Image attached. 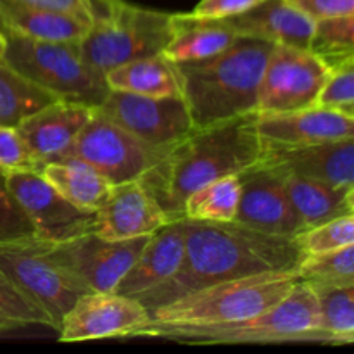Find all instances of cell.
Wrapping results in <instances>:
<instances>
[{
	"instance_id": "6da1fadb",
	"label": "cell",
	"mask_w": 354,
	"mask_h": 354,
	"mask_svg": "<svg viewBox=\"0 0 354 354\" xmlns=\"http://www.w3.org/2000/svg\"><path fill=\"white\" fill-rule=\"evenodd\" d=\"M185 251L175 275L137 299L149 311L225 280L259 273H296L304 252L296 237L265 234L237 221L183 218Z\"/></svg>"
},
{
	"instance_id": "7a4b0ae2",
	"label": "cell",
	"mask_w": 354,
	"mask_h": 354,
	"mask_svg": "<svg viewBox=\"0 0 354 354\" xmlns=\"http://www.w3.org/2000/svg\"><path fill=\"white\" fill-rule=\"evenodd\" d=\"M256 113L194 128L137 180L158 201L169 221L183 218L187 197L197 189L223 176L239 175L261 161Z\"/></svg>"
},
{
	"instance_id": "3957f363",
	"label": "cell",
	"mask_w": 354,
	"mask_h": 354,
	"mask_svg": "<svg viewBox=\"0 0 354 354\" xmlns=\"http://www.w3.org/2000/svg\"><path fill=\"white\" fill-rule=\"evenodd\" d=\"M275 44L239 37L207 59L176 62L182 97L194 128L211 127L258 111V88Z\"/></svg>"
},
{
	"instance_id": "277c9868",
	"label": "cell",
	"mask_w": 354,
	"mask_h": 354,
	"mask_svg": "<svg viewBox=\"0 0 354 354\" xmlns=\"http://www.w3.org/2000/svg\"><path fill=\"white\" fill-rule=\"evenodd\" d=\"M137 337H162L190 344L313 342L339 346L320 328L317 292L299 279L283 299L245 320L218 325H147Z\"/></svg>"
},
{
	"instance_id": "5b68a950",
	"label": "cell",
	"mask_w": 354,
	"mask_h": 354,
	"mask_svg": "<svg viewBox=\"0 0 354 354\" xmlns=\"http://www.w3.org/2000/svg\"><path fill=\"white\" fill-rule=\"evenodd\" d=\"M173 33L171 14L124 0H92V21L80 48L100 76L137 59L162 54Z\"/></svg>"
},
{
	"instance_id": "8992f818",
	"label": "cell",
	"mask_w": 354,
	"mask_h": 354,
	"mask_svg": "<svg viewBox=\"0 0 354 354\" xmlns=\"http://www.w3.org/2000/svg\"><path fill=\"white\" fill-rule=\"evenodd\" d=\"M297 273H259L213 283L151 313L149 325H218L263 313L289 294Z\"/></svg>"
},
{
	"instance_id": "52a82bcc",
	"label": "cell",
	"mask_w": 354,
	"mask_h": 354,
	"mask_svg": "<svg viewBox=\"0 0 354 354\" xmlns=\"http://www.w3.org/2000/svg\"><path fill=\"white\" fill-rule=\"evenodd\" d=\"M3 35V61L57 99L97 107L109 92L106 78L83 57L80 41L35 40L9 31Z\"/></svg>"
},
{
	"instance_id": "ba28073f",
	"label": "cell",
	"mask_w": 354,
	"mask_h": 354,
	"mask_svg": "<svg viewBox=\"0 0 354 354\" xmlns=\"http://www.w3.org/2000/svg\"><path fill=\"white\" fill-rule=\"evenodd\" d=\"M52 244L35 234L3 242L0 272L50 315L59 332L64 315L88 290L52 259Z\"/></svg>"
},
{
	"instance_id": "9c48e42d",
	"label": "cell",
	"mask_w": 354,
	"mask_h": 354,
	"mask_svg": "<svg viewBox=\"0 0 354 354\" xmlns=\"http://www.w3.org/2000/svg\"><path fill=\"white\" fill-rule=\"evenodd\" d=\"M165 152L149 147L93 109L92 118L76 135L64 158L82 159L111 185H120L140 178Z\"/></svg>"
},
{
	"instance_id": "30bf717a",
	"label": "cell",
	"mask_w": 354,
	"mask_h": 354,
	"mask_svg": "<svg viewBox=\"0 0 354 354\" xmlns=\"http://www.w3.org/2000/svg\"><path fill=\"white\" fill-rule=\"evenodd\" d=\"M152 149L168 151L194 130L183 97H149L109 90L95 107Z\"/></svg>"
},
{
	"instance_id": "8fae6325",
	"label": "cell",
	"mask_w": 354,
	"mask_h": 354,
	"mask_svg": "<svg viewBox=\"0 0 354 354\" xmlns=\"http://www.w3.org/2000/svg\"><path fill=\"white\" fill-rule=\"evenodd\" d=\"M151 235L109 241L88 232L52 244L50 256L88 292H114Z\"/></svg>"
},
{
	"instance_id": "7c38bea8",
	"label": "cell",
	"mask_w": 354,
	"mask_h": 354,
	"mask_svg": "<svg viewBox=\"0 0 354 354\" xmlns=\"http://www.w3.org/2000/svg\"><path fill=\"white\" fill-rule=\"evenodd\" d=\"M330 69L310 48L275 45L258 88V113H282L317 104Z\"/></svg>"
},
{
	"instance_id": "4fadbf2b",
	"label": "cell",
	"mask_w": 354,
	"mask_h": 354,
	"mask_svg": "<svg viewBox=\"0 0 354 354\" xmlns=\"http://www.w3.org/2000/svg\"><path fill=\"white\" fill-rule=\"evenodd\" d=\"M6 180L40 239L57 244L97 230V211L73 204L40 171H14Z\"/></svg>"
},
{
	"instance_id": "5bb4252c",
	"label": "cell",
	"mask_w": 354,
	"mask_h": 354,
	"mask_svg": "<svg viewBox=\"0 0 354 354\" xmlns=\"http://www.w3.org/2000/svg\"><path fill=\"white\" fill-rule=\"evenodd\" d=\"M151 322L144 304L118 292H86L76 299L59 327L61 342L137 337Z\"/></svg>"
},
{
	"instance_id": "9a60e30c",
	"label": "cell",
	"mask_w": 354,
	"mask_h": 354,
	"mask_svg": "<svg viewBox=\"0 0 354 354\" xmlns=\"http://www.w3.org/2000/svg\"><path fill=\"white\" fill-rule=\"evenodd\" d=\"M237 178L241 196L234 221L282 237H296L303 230V223L287 196L283 173L259 161L239 173Z\"/></svg>"
},
{
	"instance_id": "2e32d148",
	"label": "cell",
	"mask_w": 354,
	"mask_h": 354,
	"mask_svg": "<svg viewBox=\"0 0 354 354\" xmlns=\"http://www.w3.org/2000/svg\"><path fill=\"white\" fill-rule=\"evenodd\" d=\"M256 131L263 147H297L354 138V118L318 106L282 113H256Z\"/></svg>"
},
{
	"instance_id": "e0dca14e",
	"label": "cell",
	"mask_w": 354,
	"mask_h": 354,
	"mask_svg": "<svg viewBox=\"0 0 354 354\" xmlns=\"http://www.w3.org/2000/svg\"><path fill=\"white\" fill-rule=\"evenodd\" d=\"M263 165L335 187H354V138L297 147H263Z\"/></svg>"
},
{
	"instance_id": "ac0fdd59",
	"label": "cell",
	"mask_w": 354,
	"mask_h": 354,
	"mask_svg": "<svg viewBox=\"0 0 354 354\" xmlns=\"http://www.w3.org/2000/svg\"><path fill=\"white\" fill-rule=\"evenodd\" d=\"M97 216L95 234L109 241L151 235L169 221L158 201L137 180L113 185Z\"/></svg>"
},
{
	"instance_id": "d6986e66",
	"label": "cell",
	"mask_w": 354,
	"mask_h": 354,
	"mask_svg": "<svg viewBox=\"0 0 354 354\" xmlns=\"http://www.w3.org/2000/svg\"><path fill=\"white\" fill-rule=\"evenodd\" d=\"M93 109L85 104L55 100L26 118L16 130L33 158L45 166L64 158L76 135L92 118Z\"/></svg>"
},
{
	"instance_id": "ffe728a7",
	"label": "cell",
	"mask_w": 354,
	"mask_h": 354,
	"mask_svg": "<svg viewBox=\"0 0 354 354\" xmlns=\"http://www.w3.org/2000/svg\"><path fill=\"white\" fill-rule=\"evenodd\" d=\"M183 251H185L183 218H178L168 221L151 235L114 292L137 299L147 290L161 286L180 268Z\"/></svg>"
},
{
	"instance_id": "44dd1931",
	"label": "cell",
	"mask_w": 354,
	"mask_h": 354,
	"mask_svg": "<svg viewBox=\"0 0 354 354\" xmlns=\"http://www.w3.org/2000/svg\"><path fill=\"white\" fill-rule=\"evenodd\" d=\"M239 37L259 38L275 45L308 48L315 21L287 0H263L245 12L225 17Z\"/></svg>"
},
{
	"instance_id": "7402d4cb",
	"label": "cell",
	"mask_w": 354,
	"mask_h": 354,
	"mask_svg": "<svg viewBox=\"0 0 354 354\" xmlns=\"http://www.w3.org/2000/svg\"><path fill=\"white\" fill-rule=\"evenodd\" d=\"M173 33L162 55L173 62L207 59L230 47L239 35L223 19L196 17L190 12L171 14Z\"/></svg>"
},
{
	"instance_id": "603a6c76",
	"label": "cell",
	"mask_w": 354,
	"mask_h": 354,
	"mask_svg": "<svg viewBox=\"0 0 354 354\" xmlns=\"http://www.w3.org/2000/svg\"><path fill=\"white\" fill-rule=\"evenodd\" d=\"M283 183L303 230L354 214V187H335L289 173H283Z\"/></svg>"
},
{
	"instance_id": "cb8c5ba5",
	"label": "cell",
	"mask_w": 354,
	"mask_h": 354,
	"mask_svg": "<svg viewBox=\"0 0 354 354\" xmlns=\"http://www.w3.org/2000/svg\"><path fill=\"white\" fill-rule=\"evenodd\" d=\"M90 23L69 14L37 9L14 0H0V30L35 40L80 41Z\"/></svg>"
},
{
	"instance_id": "d4e9b609",
	"label": "cell",
	"mask_w": 354,
	"mask_h": 354,
	"mask_svg": "<svg viewBox=\"0 0 354 354\" xmlns=\"http://www.w3.org/2000/svg\"><path fill=\"white\" fill-rule=\"evenodd\" d=\"M104 78L109 90L149 97H182L178 66L162 54L116 66Z\"/></svg>"
},
{
	"instance_id": "484cf974",
	"label": "cell",
	"mask_w": 354,
	"mask_h": 354,
	"mask_svg": "<svg viewBox=\"0 0 354 354\" xmlns=\"http://www.w3.org/2000/svg\"><path fill=\"white\" fill-rule=\"evenodd\" d=\"M41 175L66 199L83 209H99L113 189L100 173L78 158H62L47 162Z\"/></svg>"
},
{
	"instance_id": "4316f807",
	"label": "cell",
	"mask_w": 354,
	"mask_h": 354,
	"mask_svg": "<svg viewBox=\"0 0 354 354\" xmlns=\"http://www.w3.org/2000/svg\"><path fill=\"white\" fill-rule=\"evenodd\" d=\"M55 100L61 99L31 83L0 59V127L16 128L31 114Z\"/></svg>"
},
{
	"instance_id": "83f0119b",
	"label": "cell",
	"mask_w": 354,
	"mask_h": 354,
	"mask_svg": "<svg viewBox=\"0 0 354 354\" xmlns=\"http://www.w3.org/2000/svg\"><path fill=\"white\" fill-rule=\"evenodd\" d=\"M241 196L237 175L223 176L190 194L183 206V218L203 221H234Z\"/></svg>"
},
{
	"instance_id": "f1b7e54d",
	"label": "cell",
	"mask_w": 354,
	"mask_h": 354,
	"mask_svg": "<svg viewBox=\"0 0 354 354\" xmlns=\"http://www.w3.org/2000/svg\"><path fill=\"white\" fill-rule=\"evenodd\" d=\"M297 279L313 290L354 286V244L322 254L304 256Z\"/></svg>"
},
{
	"instance_id": "f546056e",
	"label": "cell",
	"mask_w": 354,
	"mask_h": 354,
	"mask_svg": "<svg viewBox=\"0 0 354 354\" xmlns=\"http://www.w3.org/2000/svg\"><path fill=\"white\" fill-rule=\"evenodd\" d=\"M310 48L328 69L354 59V14L315 21Z\"/></svg>"
},
{
	"instance_id": "4dcf8cb0",
	"label": "cell",
	"mask_w": 354,
	"mask_h": 354,
	"mask_svg": "<svg viewBox=\"0 0 354 354\" xmlns=\"http://www.w3.org/2000/svg\"><path fill=\"white\" fill-rule=\"evenodd\" d=\"M26 327H47L57 332L50 315L0 272V334Z\"/></svg>"
},
{
	"instance_id": "1f68e13d",
	"label": "cell",
	"mask_w": 354,
	"mask_h": 354,
	"mask_svg": "<svg viewBox=\"0 0 354 354\" xmlns=\"http://www.w3.org/2000/svg\"><path fill=\"white\" fill-rule=\"evenodd\" d=\"M318 317L320 328L339 342V346L354 341V286L318 289Z\"/></svg>"
},
{
	"instance_id": "d6a6232c",
	"label": "cell",
	"mask_w": 354,
	"mask_h": 354,
	"mask_svg": "<svg viewBox=\"0 0 354 354\" xmlns=\"http://www.w3.org/2000/svg\"><path fill=\"white\" fill-rule=\"evenodd\" d=\"M296 242L304 256L322 254L351 245L354 244V214H346L317 227L304 228L296 235Z\"/></svg>"
},
{
	"instance_id": "836d02e7",
	"label": "cell",
	"mask_w": 354,
	"mask_h": 354,
	"mask_svg": "<svg viewBox=\"0 0 354 354\" xmlns=\"http://www.w3.org/2000/svg\"><path fill=\"white\" fill-rule=\"evenodd\" d=\"M315 106L354 118V59L330 69Z\"/></svg>"
},
{
	"instance_id": "e575fe53",
	"label": "cell",
	"mask_w": 354,
	"mask_h": 354,
	"mask_svg": "<svg viewBox=\"0 0 354 354\" xmlns=\"http://www.w3.org/2000/svg\"><path fill=\"white\" fill-rule=\"evenodd\" d=\"M44 169L38 159L28 151L16 128L0 127V173L9 175L14 171H40Z\"/></svg>"
},
{
	"instance_id": "d590c367",
	"label": "cell",
	"mask_w": 354,
	"mask_h": 354,
	"mask_svg": "<svg viewBox=\"0 0 354 354\" xmlns=\"http://www.w3.org/2000/svg\"><path fill=\"white\" fill-rule=\"evenodd\" d=\"M33 234V225L7 187L6 175L0 173V244Z\"/></svg>"
},
{
	"instance_id": "8d00e7d4",
	"label": "cell",
	"mask_w": 354,
	"mask_h": 354,
	"mask_svg": "<svg viewBox=\"0 0 354 354\" xmlns=\"http://www.w3.org/2000/svg\"><path fill=\"white\" fill-rule=\"evenodd\" d=\"M263 0H201L190 14L206 19H225L245 12Z\"/></svg>"
},
{
	"instance_id": "74e56055",
	"label": "cell",
	"mask_w": 354,
	"mask_h": 354,
	"mask_svg": "<svg viewBox=\"0 0 354 354\" xmlns=\"http://www.w3.org/2000/svg\"><path fill=\"white\" fill-rule=\"evenodd\" d=\"M313 21L354 14V0H287Z\"/></svg>"
},
{
	"instance_id": "f35d334b",
	"label": "cell",
	"mask_w": 354,
	"mask_h": 354,
	"mask_svg": "<svg viewBox=\"0 0 354 354\" xmlns=\"http://www.w3.org/2000/svg\"><path fill=\"white\" fill-rule=\"evenodd\" d=\"M14 2L37 7V9L69 14L88 23L92 21V0H14Z\"/></svg>"
},
{
	"instance_id": "ab89813d",
	"label": "cell",
	"mask_w": 354,
	"mask_h": 354,
	"mask_svg": "<svg viewBox=\"0 0 354 354\" xmlns=\"http://www.w3.org/2000/svg\"><path fill=\"white\" fill-rule=\"evenodd\" d=\"M3 50H6V35L0 30V59L3 57Z\"/></svg>"
}]
</instances>
